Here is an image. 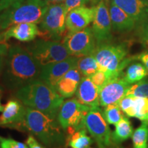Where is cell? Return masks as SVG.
I'll return each mask as SVG.
<instances>
[{"label":"cell","instance_id":"cell-7","mask_svg":"<svg viewBox=\"0 0 148 148\" xmlns=\"http://www.w3.org/2000/svg\"><path fill=\"white\" fill-rule=\"evenodd\" d=\"M90 108L79 101L76 97L64 101L58 111L57 119L66 135L79 129L86 128L84 119Z\"/></svg>","mask_w":148,"mask_h":148},{"label":"cell","instance_id":"cell-21","mask_svg":"<svg viewBox=\"0 0 148 148\" xmlns=\"http://www.w3.org/2000/svg\"><path fill=\"white\" fill-rule=\"evenodd\" d=\"M134 130L128 118L124 117L115 125V129L112 132V140L113 143L121 144L132 137Z\"/></svg>","mask_w":148,"mask_h":148},{"label":"cell","instance_id":"cell-9","mask_svg":"<svg viewBox=\"0 0 148 148\" xmlns=\"http://www.w3.org/2000/svg\"><path fill=\"white\" fill-rule=\"evenodd\" d=\"M86 130L97 143L98 148L108 147L113 143L112 132L103 115L100 106L90 108L84 119Z\"/></svg>","mask_w":148,"mask_h":148},{"label":"cell","instance_id":"cell-11","mask_svg":"<svg viewBox=\"0 0 148 148\" xmlns=\"http://www.w3.org/2000/svg\"><path fill=\"white\" fill-rule=\"evenodd\" d=\"M26 106L17 98L11 99L3 106L0 115V127L27 132L25 123Z\"/></svg>","mask_w":148,"mask_h":148},{"label":"cell","instance_id":"cell-5","mask_svg":"<svg viewBox=\"0 0 148 148\" xmlns=\"http://www.w3.org/2000/svg\"><path fill=\"white\" fill-rule=\"evenodd\" d=\"M128 49L125 44L110 42L97 45L93 55L99 66L110 80L121 77L123 70L130 63L132 58H127Z\"/></svg>","mask_w":148,"mask_h":148},{"label":"cell","instance_id":"cell-29","mask_svg":"<svg viewBox=\"0 0 148 148\" xmlns=\"http://www.w3.org/2000/svg\"><path fill=\"white\" fill-rule=\"evenodd\" d=\"M119 105L122 112L127 117H134V97L125 95L119 101Z\"/></svg>","mask_w":148,"mask_h":148},{"label":"cell","instance_id":"cell-10","mask_svg":"<svg viewBox=\"0 0 148 148\" xmlns=\"http://www.w3.org/2000/svg\"><path fill=\"white\" fill-rule=\"evenodd\" d=\"M62 42L70 55L78 58L93 54L97 47L95 36L90 27L75 32H69Z\"/></svg>","mask_w":148,"mask_h":148},{"label":"cell","instance_id":"cell-6","mask_svg":"<svg viewBox=\"0 0 148 148\" xmlns=\"http://www.w3.org/2000/svg\"><path fill=\"white\" fill-rule=\"evenodd\" d=\"M26 48L40 66L71 56L64 44L59 40L38 39L29 44Z\"/></svg>","mask_w":148,"mask_h":148},{"label":"cell","instance_id":"cell-41","mask_svg":"<svg viewBox=\"0 0 148 148\" xmlns=\"http://www.w3.org/2000/svg\"><path fill=\"white\" fill-rule=\"evenodd\" d=\"M90 3H91L92 5H93V6H95V5H97L98 4V3L100 1V0H89Z\"/></svg>","mask_w":148,"mask_h":148},{"label":"cell","instance_id":"cell-35","mask_svg":"<svg viewBox=\"0 0 148 148\" xmlns=\"http://www.w3.org/2000/svg\"><path fill=\"white\" fill-rule=\"evenodd\" d=\"M24 0H1L0 1V12L8 8L12 5L15 4L16 3L22 2Z\"/></svg>","mask_w":148,"mask_h":148},{"label":"cell","instance_id":"cell-46","mask_svg":"<svg viewBox=\"0 0 148 148\" xmlns=\"http://www.w3.org/2000/svg\"><path fill=\"white\" fill-rule=\"evenodd\" d=\"M0 1H1V0H0Z\"/></svg>","mask_w":148,"mask_h":148},{"label":"cell","instance_id":"cell-15","mask_svg":"<svg viewBox=\"0 0 148 148\" xmlns=\"http://www.w3.org/2000/svg\"><path fill=\"white\" fill-rule=\"evenodd\" d=\"M95 13V6L88 8L81 6L73 9L66 14V27L69 32H75L88 26L92 22Z\"/></svg>","mask_w":148,"mask_h":148},{"label":"cell","instance_id":"cell-36","mask_svg":"<svg viewBox=\"0 0 148 148\" xmlns=\"http://www.w3.org/2000/svg\"><path fill=\"white\" fill-rule=\"evenodd\" d=\"M136 58L143 64L148 72V51H143L140 53L136 57Z\"/></svg>","mask_w":148,"mask_h":148},{"label":"cell","instance_id":"cell-8","mask_svg":"<svg viewBox=\"0 0 148 148\" xmlns=\"http://www.w3.org/2000/svg\"><path fill=\"white\" fill-rule=\"evenodd\" d=\"M66 14L64 3L49 4L40 23V35L60 41L66 29Z\"/></svg>","mask_w":148,"mask_h":148},{"label":"cell","instance_id":"cell-40","mask_svg":"<svg viewBox=\"0 0 148 148\" xmlns=\"http://www.w3.org/2000/svg\"><path fill=\"white\" fill-rule=\"evenodd\" d=\"M102 148H125V147H123V146L121 145V144H116V143H113L112 145H110V146L102 147Z\"/></svg>","mask_w":148,"mask_h":148},{"label":"cell","instance_id":"cell-16","mask_svg":"<svg viewBox=\"0 0 148 148\" xmlns=\"http://www.w3.org/2000/svg\"><path fill=\"white\" fill-rule=\"evenodd\" d=\"M75 95L79 102L90 108L100 106L99 88L89 77H82Z\"/></svg>","mask_w":148,"mask_h":148},{"label":"cell","instance_id":"cell-31","mask_svg":"<svg viewBox=\"0 0 148 148\" xmlns=\"http://www.w3.org/2000/svg\"><path fill=\"white\" fill-rule=\"evenodd\" d=\"M89 77L91 79L92 82L99 88V90L103 85L106 84L110 80L108 75L101 70H99V71L95 72L93 75H92Z\"/></svg>","mask_w":148,"mask_h":148},{"label":"cell","instance_id":"cell-32","mask_svg":"<svg viewBox=\"0 0 148 148\" xmlns=\"http://www.w3.org/2000/svg\"><path fill=\"white\" fill-rule=\"evenodd\" d=\"M90 2L89 0H65L64 2V8L66 14L73 9L85 6V5Z\"/></svg>","mask_w":148,"mask_h":148},{"label":"cell","instance_id":"cell-39","mask_svg":"<svg viewBox=\"0 0 148 148\" xmlns=\"http://www.w3.org/2000/svg\"><path fill=\"white\" fill-rule=\"evenodd\" d=\"M49 4H55V3H64L65 0H45Z\"/></svg>","mask_w":148,"mask_h":148},{"label":"cell","instance_id":"cell-25","mask_svg":"<svg viewBox=\"0 0 148 148\" xmlns=\"http://www.w3.org/2000/svg\"><path fill=\"white\" fill-rule=\"evenodd\" d=\"M133 148H148V123L142 124L133 132L132 136Z\"/></svg>","mask_w":148,"mask_h":148},{"label":"cell","instance_id":"cell-34","mask_svg":"<svg viewBox=\"0 0 148 148\" xmlns=\"http://www.w3.org/2000/svg\"><path fill=\"white\" fill-rule=\"evenodd\" d=\"M26 144L29 148H46L41 144L38 143V140L35 138L34 135H32V134H30L27 136L26 139Z\"/></svg>","mask_w":148,"mask_h":148},{"label":"cell","instance_id":"cell-2","mask_svg":"<svg viewBox=\"0 0 148 148\" xmlns=\"http://www.w3.org/2000/svg\"><path fill=\"white\" fill-rule=\"evenodd\" d=\"M14 96L26 107L39 110L52 118H57L64 101V97L56 90L39 79L16 90Z\"/></svg>","mask_w":148,"mask_h":148},{"label":"cell","instance_id":"cell-12","mask_svg":"<svg viewBox=\"0 0 148 148\" xmlns=\"http://www.w3.org/2000/svg\"><path fill=\"white\" fill-rule=\"evenodd\" d=\"M97 45L110 42L112 38L109 8L105 0H100L95 5V13L91 27Z\"/></svg>","mask_w":148,"mask_h":148},{"label":"cell","instance_id":"cell-13","mask_svg":"<svg viewBox=\"0 0 148 148\" xmlns=\"http://www.w3.org/2000/svg\"><path fill=\"white\" fill-rule=\"evenodd\" d=\"M77 59L78 57L71 56L65 60L42 66L38 79L56 90L57 83L69 70L76 66Z\"/></svg>","mask_w":148,"mask_h":148},{"label":"cell","instance_id":"cell-37","mask_svg":"<svg viewBox=\"0 0 148 148\" xmlns=\"http://www.w3.org/2000/svg\"><path fill=\"white\" fill-rule=\"evenodd\" d=\"M10 46L6 42L0 41V56H5L8 53Z\"/></svg>","mask_w":148,"mask_h":148},{"label":"cell","instance_id":"cell-44","mask_svg":"<svg viewBox=\"0 0 148 148\" xmlns=\"http://www.w3.org/2000/svg\"><path fill=\"white\" fill-rule=\"evenodd\" d=\"M143 2L145 3V4H146L147 5H148V0H141Z\"/></svg>","mask_w":148,"mask_h":148},{"label":"cell","instance_id":"cell-28","mask_svg":"<svg viewBox=\"0 0 148 148\" xmlns=\"http://www.w3.org/2000/svg\"><path fill=\"white\" fill-rule=\"evenodd\" d=\"M134 118L141 121H146L148 114V99L134 97Z\"/></svg>","mask_w":148,"mask_h":148},{"label":"cell","instance_id":"cell-27","mask_svg":"<svg viewBox=\"0 0 148 148\" xmlns=\"http://www.w3.org/2000/svg\"><path fill=\"white\" fill-rule=\"evenodd\" d=\"M125 95L148 99V79L144 78L134 84H131Z\"/></svg>","mask_w":148,"mask_h":148},{"label":"cell","instance_id":"cell-26","mask_svg":"<svg viewBox=\"0 0 148 148\" xmlns=\"http://www.w3.org/2000/svg\"><path fill=\"white\" fill-rule=\"evenodd\" d=\"M103 108V117L108 124L115 125L125 116L118 104L108 105Z\"/></svg>","mask_w":148,"mask_h":148},{"label":"cell","instance_id":"cell-22","mask_svg":"<svg viewBox=\"0 0 148 148\" xmlns=\"http://www.w3.org/2000/svg\"><path fill=\"white\" fill-rule=\"evenodd\" d=\"M93 143V140L87 135L86 128L79 129L66 135V146L71 148H87Z\"/></svg>","mask_w":148,"mask_h":148},{"label":"cell","instance_id":"cell-23","mask_svg":"<svg viewBox=\"0 0 148 148\" xmlns=\"http://www.w3.org/2000/svg\"><path fill=\"white\" fill-rule=\"evenodd\" d=\"M147 75L148 72L143 63L134 62L126 66V70L122 74V77L129 84H132L145 78Z\"/></svg>","mask_w":148,"mask_h":148},{"label":"cell","instance_id":"cell-4","mask_svg":"<svg viewBox=\"0 0 148 148\" xmlns=\"http://www.w3.org/2000/svg\"><path fill=\"white\" fill-rule=\"evenodd\" d=\"M45 0H24L0 12V32L22 23H40L47 11Z\"/></svg>","mask_w":148,"mask_h":148},{"label":"cell","instance_id":"cell-3","mask_svg":"<svg viewBox=\"0 0 148 148\" xmlns=\"http://www.w3.org/2000/svg\"><path fill=\"white\" fill-rule=\"evenodd\" d=\"M25 123L27 132L36 136L45 147L61 148L66 145V135L57 118L26 107Z\"/></svg>","mask_w":148,"mask_h":148},{"label":"cell","instance_id":"cell-14","mask_svg":"<svg viewBox=\"0 0 148 148\" xmlns=\"http://www.w3.org/2000/svg\"><path fill=\"white\" fill-rule=\"evenodd\" d=\"M130 84L122 77L109 80L99 90V104L105 107L110 104H118L126 95Z\"/></svg>","mask_w":148,"mask_h":148},{"label":"cell","instance_id":"cell-1","mask_svg":"<svg viewBox=\"0 0 148 148\" xmlns=\"http://www.w3.org/2000/svg\"><path fill=\"white\" fill-rule=\"evenodd\" d=\"M40 65L27 48L14 45L9 48L1 73L4 86L15 92L38 79Z\"/></svg>","mask_w":148,"mask_h":148},{"label":"cell","instance_id":"cell-17","mask_svg":"<svg viewBox=\"0 0 148 148\" xmlns=\"http://www.w3.org/2000/svg\"><path fill=\"white\" fill-rule=\"evenodd\" d=\"M136 22V25L148 21V5L141 0H111Z\"/></svg>","mask_w":148,"mask_h":148},{"label":"cell","instance_id":"cell-45","mask_svg":"<svg viewBox=\"0 0 148 148\" xmlns=\"http://www.w3.org/2000/svg\"><path fill=\"white\" fill-rule=\"evenodd\" d=\"M87 148H90V147H87Z\"/></svg>","mask_w":148,"mask_h":148},{"label":"cell","instance_id":"cell-43","mask_svg":"<svg viewBox=\"0 0 148 148\" xmlns=\"http://www.w3.org/2000/svg\"><path fill=\"white\" fill-rule=\"evenodd\" d=\"M3 109V106H2V104H1V99H0V112H2Z\"/></svg>","mask_w":148,"mask_h":148},{"label":"cell","instance_id":"cell-20","mask_svg":"<svg viewBox=\"0 0 148 148\" xmlns=\"http://www.w3.org/2000/svg\"><path fill=\"white\" fill-rule=\"evenodd\" d=\"M81 73L76 66L66 72L65 75L57 83L56 89L60 95L64 98H69L77 91L81 79Z\"/></svg>","mask_w":148,"mask_h":148},{"label":"cell","instance_id":"cell-33","mask_svg":"<svg viewBox=\"0 0 148 148\" xmlns=\"http://www.w3.org/2000/svg\"><path fill=\"white\" fill-rule=\"evenodd\" d=\"M139 27L140 29L138 35H139L140 39L142 40L143 43L148 42V21L143 23V25H140Z\"/></svg>","mask_w":148,"mask_h":148},{"label":"cell","instance_id":"cell-42","mask_svg":"<svg viewBox=\"0 0 148 148\" xmlns=\"http://www.w3.org/2000/svg\"><path fill=\"white\" fill-rule=\"evenodd\" d=\"M3 90H4V89H3V87L1 86V84H0V99H1V97H2L3 93Z\"/></svg>","mask_w":148,"mask_h":148},{"label":"cell","instance_id":"cell-24","mask_svg":"<svg viewBox=\"0 0 148 148\" xmlns=\"http://www.w3.org/2000/svg\"><path fill=\"white\" fill-rule=\"evenodd\" d=\"M76 67L83 77H90L99 70V66L93 55L79 57Z\"/></svg>","mask_w":148,"mask_h":148},{"label":"cell","instance_id":"cell-19","mask_svg":"<svg viewBox=\"0 0 148 148\" xmlns=\"http://www.w3.org/2000/svg\"><path fill=\"white\" fill-rule=\"evenodd\" d=\"M109 13L112 29L114 32H128L136 27V22L124 11L112 2H110L109 6Z\"/></svg>","mask_w":148,"mask_h":148},{"label":"cell","instance_id":"cell-38","mask_svg":"<svg viewBox=\"0 0 148 148\" xmlns=\"http://www.w3.org/2000/svg\"><path fill=\"white\" fill-rule=\"evenodd\" d=\"M4 62H5L4 56H0V76L1 75V73H2L3 65H4Z\"/></svg>","mask_w":148,"mask_h":148},{"label":"cell","instance_id":"cell-30","mask_svg":"<svg viewBox=\"0 0 148 148\" xmlns=\"http://www.w3.org/2000/svg\"><path fill=\"white\" fill-rule=\"evenodd\" d=\"M0 148H29L27 144L13 139L12 138L0 136Z\"/></svg>","mask_w":148,"mask_h":148},{"label":"cell","instance_id":"cell-18","mask_svg":"<svg viewBox=\"0 0 148 148\" xmlns=\"http://www.w3.org/2000/svg\"><path fill=\"white\" fill-rule=\"evenodd\" d=\"M40 34V29L36 23H22L12 25L3 31V39L7 41L10 38L22 42L32 41Z\"/></svg>","mask_w":148,"mask_h":148}]
</instances>
